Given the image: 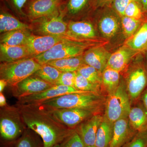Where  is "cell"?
Wrapping results in <instances>:
<instances>
[{
	"instance_id": "ba28073f",
	"label": "cell",
	"mask_w": 147,
	"mask_h": 147,
	"mask_svg": "<svg viewBox=\"0 0 147 147\" xmlns=\"http://www.w3.org/2000/svg\"><path fill=\"white\" fill-rule=\"evenodd\" d=\"M65 14L61 7L53 14L37 19L38 32L43 35H67V24L64 20Z\"/></svg>"
},
{
	"instance_id": "7a4b0ae2",
	"label": "cell",
	"mask_w": 147,
	"mask_h": 147,
	"mask_svg": "<svg viewBox=\"0 0 147 147\" xmlns=\"http://www.w3.org/2000/svg\"><path fill=\"white\" fill-rule=\"evenodd\" d=\"M107 96L86 92L63 95L39 103L47 109L79 108L101 114L104 110Z\"/></svg>"
},
{
	"instance_id": "277c9868",
	"label": "cell",
	"mask_w": 147,
	"mask_h": 147,
	"mask_svg": "<svg viewBox=\"0 0 147 147\" xmlns=\"http://www.w3.org/2000/svg\"><path fill=\"white\" fill-rule=\"evenodd\" d=\"M94 45L91 40L85 41L71 38L61 41L47 52L34 58L41 65L50 61L82 56L87 49Z\"/></svg>"
},
{
	"instance_id": "8d00e7d4",
	"label": "cell",
	"mask_w": 147,
	"mask_h": 147,
	"mask_svg": "<svg viewBox=\"0 0 147 147\" xmlns=\"http://www.w3.org/2000/svg\"><path fill=\"white\" fill-rule=\"evenodd\" d=\"M76 74L77 71L62 72L56 85L74 87Z\"/></svg>"
},
{
	"instance_id": "52a82bcc",
	"label": "cell",
	"mask_w": 147,
	"mask_h": 147,
	"mask_svg": "<svg viewBox=\"0 0 147 147\" xmlns=\"http://www.w3.org/2000/svg\"><path fill=\"white\" fill-rule=\"evenodd\" d=\"M139 58L123 71L124 81L131 103L137 100L147 87V68Z\"/></svg>"
},
{
	"instance_id": "ee69618b",
	"label": "cell",
	"mask_w": 147,
	"mask_h": 147,
	"mask_svg": "<svg viewBox=\"0 0 147 147\" xmlns=\"http://www.w3.org/2000/svg\"><path fill=\"white\" fill-rule=\"evenodd\" d=\"M143 10L144 12H147V0H140Z\"/></svg>"
},
{
	"instance_id": "b9f144b4",
	"label": "cell",
	"mask_w": 147,
	"mask_h": 147,
	"mask_svg": "<svg viewBox=\"0 0 147 147\" xmlns=\"http://www.w3.org/2000/svg\"><path fill=\"white\" fill-rule=\"evenodd\" d=\"M7 105L5 96L3 92L0 93V107H4Z\"/></svg>"
},
{
	"instance_id": "f6af8a7d",
	"label": "cell",
	"mask_w": 147,
	"mask_h": 147,
	"mask_svg": "<svg viewBox=\"0 0 147 147\" xmlns=\"http://www.w3.org/2000/svg\"><path fill=\"white\" fill-rule=\"evenodd\" d=\"M146 54V56H145V64H146V66L147 68V51L145 53Z\"/></svg>"
},
{
	"instance_id": "7bdbcfd3",
	"label": "cell",
	"mask_w": 147,
	"mask_h": 147,
	"mask_svg": "<svg viewBox=\"0 0 147 147\" xmlns=\"http://www.w3.org/2000/svg\"><path fill=\"white\" fill-rule=\"evenodd\" d=\"M7 86V83L6 81L3 79H0V93L3 92Z\"/></svg>"
},
{
	"instance_id": "9c48e42d",
	"label": "cell",
	"mask_w": 147,
	"mask_h": 147,
	"mask_svg": "<svg viewBox=\"0 0 147 147\" xmlns=\"http://www.w3.org/2000/svg\"><path fill=\"white\" fill-rule=\"evenodd\" d=\"M46 109L61 123L73 129H75L84 121L96 114L90 110L79 108Z\"/></svg>"
},
{
	"instance_id": "4316f807",
	"label": "cell",
	"mask_w": 147,
	"mask_h": 147,
	"mask_svg": "<svg viewBox=\"0 0 147 147\" xmlns=\"http://www.w3.org/2000/svg\"><path fill=\"white\" fill-rule=\"evenodd\" d=\"M29 27L5 11H1L0 14V32L5 33L19 30H29Z\"/></svg>"
},
{
	"instance_id": "484cf974",
	"label": "cell",
	"mask_w": 147,
	"mask_h": 147,
	"mask_svg": "<svg viewBox=\"0 0 147 147\" xmlns=\"http://www.w3.org/2000/svg\"><path fill=\"white\" fill-rule=\"evenodd\" d=\"M120 72L107 67L102 73V87L107 95L117 90L121 82Z\"/></svg>"
},
{
	"instance_id": "f1b7e54d",
	"label": "cell",
	"mask_w": 147,
	"mask_h": 147,
	"mask_svg": "<svg viewBox=\"0 0 147 147\" xmlns=\"http://www.w3.org/2000/svg\"><path fill=\"white\" fill-rule=\"evenodd\" d=\"M62 72L47 64L41 65L40 68L33 74L53 85H56Z\"/></svg>"
},
{
	"instance_id": "3957f363",
	"label": "cell",
	"mask_w": 147,
	"mask_h": 147,
	"mask_svg": "<svg viewBox=\"0 0 147 147\" xmlns=\"http://www.w3.org/2000/svg\"><path fill=\"white\" fill-rule=\"evenodd\" d=\"M27 128L17 105L1 107V147H13Z\"/></svg>"
},
{
	"instance_id": "74e56055",
	"label": "cell",
	"mask_w": 147,
	"mask_h": 147,
	"mask_svg": "<svg viewBox=\"0 0 147 147\" xmlns=\"http://www.w3.org/2000/svg\"><path fill=\"white\" fill-rule=\"evenodd\" d=\"M133 1L140 2V0H114L113 7L116 13L120 17L124 16V11L127 5Z\"/></svg>"
},
{
	"instance_id": "7402d4cb",
	"label": "cell",
	"mask_w": 147,
	"mask_h": 147,
	"mask_svg": "<svg viewBox=\"0 0 147 147\" xmlns=\"http://www.w3.org/2000/svg\"><path fill=\"white\" fill-rule=\"evenodd\" d=\"M125 45L138 54L147 51V21L142 24L132 36L127 39Z\"/></svg>"
},
{
	"instance_id": "e0dca14e",
	"label": "cell",
	"mask_w": 147,
	"mask_h": 147,
	"mask_svg": "<svg viewBox=\"0 0 147 147\" xmlns=\"http://www.w3.org/2000/svg\"><path fill=\"white\" fill-rule=\"evenodd\" d=\"M137 55L138 53L124 45L111 54L107 67L121 73L127 68L133 58Z\"/></svg>"
},
{
	"instance_id": "2e32d148",
	"label": "cell",
	"mask_w": 147,
	"mask_h": 147,
	"mask_svg": "<svg viewBox=\"0 0 147 147\" xmlns=\"http://www.w3.org/2000/svg\"><path fill=\"white\" fill-rule=\"evenodd\" d=\"M137 133L131 128L128 117L116 121L114 123L113 139L109 147H122Z\"/></svg>"
},
{
	"instance_id": "44dd1931",
	"label": "cell",
	"mask_w": 147,
	"mask_h": 147,
	"mask_svg": "<svg viewBox=\"0 0 147 147\" xmlns=\"http://www.w3.org/2000/svg\"><path fill=\"white\" fill-rule=\"evenodd\" d=\"M128 119L131 128L136 132L147 129V110L142 102L131 107Z\"/></svg>"
},
{
	"instance_id": "7dc6e473",
	"label": "cell",
	"mask_w": 147,
	"mask_h": 147,
	"mask_svg": "<svg viewBox=\"0 0 147 147\" xmlns=\"http://www.w3.org/2000/svg\"><path fill=\"white\" fill-rule=\"evenodd\" d=\"M85 147H96V146H86Z\"/></svg>"
},
{
	"instance_id": "60d3db41",
	"label": "cell",
	"mask_w": 147,
	"mask_h": 147,
	"mask_svg": "<svg viewBox=\"0 0 147 147\" xmlns=\"http://www.w3.org/2000/svg\"><path fill=\"white\" fill-rule=\"evenodd\" d=\"M141 98L142 103L147 110V88L142 94Z\"/></svg>"
},
{
	"instance_id": "ac0fdd59",
	"label": "cell",
	"mask_w": 147,
	"mask_h": 147,
	"mask_svg": "<svg viewBox=\"0 0 147 147\" xmlns=\"http://www.w3.org/2000/svg\"><path fill=\"white\" fill-rule=\"evenodd\" d=\"M67 29V36L80 40H91L96 37L93 26L88 21H70Z\"/></svg>"
},
{
	"instance_id": "4dcf8cb0",
	"label": "cell",
	"mask_w": 147,
	"mask_h": 147,
	"mask_svg": "<svg viewBox=\"0 0 147 147\" xmlns=\"http://www.w3.org/2000/svg\"><path fill=\"white\" fill-rule=\"evenodd\" d=\"M144 22L143 21L125 16L121 17V26L124 36L126 39L132 36L139 30Z\"/></svg>"
},
{
	"instance_id": "603a6c76",
	"label": "cell",
	"mask_w": 147,
	"mask_h": 147,
	"mask_svg": "<svg viewBox=\"0 0 147 147\" xmlns=\"http://www.w3.org/2000/svg\"><path fill=\"white\" fill-rule=\"evenodd\" d=\"M114 123L104 118L98 127L94 146L96 147H109L113 139Z\"/></svg>"
},
{
	"instance_id": "30bf717a",
	"label": "cell",
	"mask_w": 147,
	"mask_h": 147,
	"mask_svg": "<svg viewBox=\"0 0 147 147\" xmlns=\"http://www.w3.org/2000/svg\"><path fill=\"white\" fill-rule=\"evenodd\" d=\"M86 92L77 90L75 87L55 85L44 91L18 98L16 104H37L70 93Z\"/></svg>"
},
{
	"instance_id": "e575fe53",
	"label": "cell",
	"mask_w": 147,
	"mask_h": 147,
	"mask_svg": "<svg viewBox=\"0 0 147 147\" xmlns=\"http://www.w3.org/2000/svg\"><path fill=\"white\" fill-rule=\"evenodd\" d=\"M122 147H147V129L137 132Z\"/></svg>"
},
{
	"instance_id": "f35d334b",
	"label": "cell",
	"mask_w": 147,
	"mask_h": 147,
	"mask_svg": "<svg viewBox=\"0 0 147 147\" xmlns=\"http://www.w3.org/2000/svg\"><path fill=\"white\" fill-rule=\"evenodd\" d=\"M14 10L21 14H23V9L30 0H7Z\"/></svg>"
},
{
	"instance_id": "83f0119b",
	"label": "cell",
	"mask_w": 147,
	"mask_h": 147,
	"mask_svg": "<svg viewBox=\"0 0 147 147\" xmlns=\"http://www.w3.org/2000/svg\"><path fill=\"white\" fill-rule=\"evenodd\" d=\"M41 139L34 131L27 128L13 147H44L43 141Z\"/></svg>"
},
{
	"instance_id": "f546056e",
	"label": "cell",
	"mask_w": 147,
	"mask_h": 147,
	"mask_svg": "<svg viewBox=\"0 0 147 147\" xmlns=\"http://www.w3.org/2000/svg\"><path fill=\"white\" fill-rule=\"evenodd\" d=\"M74 87L77 90L82 91L103 95L102 94L103 89L101 86L90 82L77 72L75 77Z\"/></svg>"
},
{
	"instance_id": "4fadbf2b",
	"label": "cell",
	"mask_w": 147,
	"mask_h": 147,
	"mask_svg": "<svg viewBox=\"0 0 147 147\" xmlns=\"http://www.w3.org/2000/svg\"><path fill=\"white\" fill-rule=\"evenodd\" d=\"M63 0H30L26 7L27 15L36 20L55 13L60 8Z\"/></svg>"
},
{
	"instance_id": "d6a6232c",
	"label": "cell",
	"mask_w": 147,
	"mask_h": 147,
	"mask_svg": "<svg viewBox=\"0 0 147 147\" xmlns=\"http://www.w3.org/2000/svg\"><path fill=\"white\" fill-rule=\"evenodd\" d=\"M90 0H68L64 7H61L65 14L76 15L84 10Z\"/></svg>"
},
{
	"instance_id": "d6986e66",
	"label": "cell",
	"mask_w": 147,
	"mask_h": 147,
	"mask_svg": "<svg viewBox=\"0 0 147 147\" xmlns=\"http://www.w3.org/2000/svg\"><path fill=\"white\" fill-rule=\"evenodd\" d=\"M29 57H32L26 45L9 46L0 44L1 63L10 62Z\"/></svg>"
},
{
	"instance_id": "ab89813d",
	"label": "cell",
	"mask_w": 147,
	"mask_h": 147,
	"mask_svg": "<svg viewBox=\"0 0 147 147\" xmlns=\"http://www.w3.org/2000/svg\"><path fill=\"white\" fill-rule=\"evenodd\" d=\"M114 0H94V5L96 7H102L109 5Z\"/></svg>"
},
{
	"instance_id": "bcb514c9",
	"label": "cell",
	"mask_w": 147,
	"mask_h": 147,
	"mask_svg": "<svg viewBox=\"0 0 147 147\" xmlns=\"http://www.w3.org/2000/svg\"><path fill=\"white\" fill-rule=\"evenodd\" d=\"M53 147H60V144H57L55 145V146H54Z\"/></svg>"
},
{
	"instance_id": "5bb4252c",
	"label": "cell",
	"mask_w": 147,
	"mask_h": 147,
	"mask_svg": "<svg viewBox=\"0 0 147 147\" xmlns=\"http://www.w3.org/2000/svg\"><path fill=\"white\" fill-rule=\"evenodd\" d=\"M103 119V115L94 114L75 129L85 146H94L98 129Z\"/></svg>"
},
{
	"instance_id": "7c38bea8",
	"label": "cell",
	"mask_w": 147,
	"mask_h": 147,
	"mask_svg": "<svg viewBox=\"0 0 147 147\" xmlns=\"http://www.w3.org/2000/svg\"><path fill=\"white\" fill-rule=\"evenodd\" d=\"M74 38L64 36H36L31 34L26 42L32 57L47 52L61 41L68 38Z\"/></svg>"
},
{
	"instance_id": "cb8c5ba5",
	"label": "cell",
	"mask_w": 147,
	"mask_h": 147,
	"mask_svg": "<svg viewBox=\"0 0 147 147\" xmlns=\"http://www.w3.org/2000/svg\"><path fill=\"white\" fill-rule=\"evenodd\" d=\"M46 64L55 67L61 72L77 71L82 65L86 64L83 55L50 61Z\"/></svg>"
},
{
	"instance_id": "836d02e7",
	"label": "cell",
	"mask_w": 147,
	"mask_h": 147,
	"mask_svg": "<svg viewBox=\"0 0 147 147\" xmlns=\"http://www.w3.org/2000/svg\"><path fill=\"white\" fill-rule=\"evenodd\" d=\"M144 12L141 2L137 1H133L127 7L125 10L124 16L143 21L144 18Z\"/></svg>"
},
{
	"instance_id": "1f68e13d",
	"label": "cell",
	"mask_w": 147,
	"mask_h": 147,
	"mask_svg": "<svg viewBox=\"0 0 147 147\" xmlns=\"http://www.w3.org/2000/svg\"><path fill=\"white\" fill-rule=\"evenodd\" d=\"M77 72L93 84L102 87V72L91 66L84 64Z\"/></svg>"
},
{
	"instance_id": "d590c367",
	"label": "cell",
	"mask_w": 147,
	"mask_h": 147,
	"mask_svg": "<svg viewBox=\"0 0 147 147\" xmlns=\"http://www.w3.org/2000/svg\"><path fill=\"white\" fill-rule=\"evenodd\" d=\"M60 147H85L83 142L79 134L74 131L70 136L66 138L60 144Z\"/></svg>"
},
{
	"instance_id": "8992f818",
	"label": "cell",
	"mask_w": 147,
	"mask_h": 147,
	"mask_svg": "<svg viewBox=\"0 0 147 147\" xmlns=\"http://www.w3.org/2000/svg\"><path fill=\"white\" fill-rule=\"evenodd\" d=\"M131 105L124 81L121 79L117 90L107 96L103 117L113 123L120 119L128 117Z\"/></svg>"
},
{
	"instance_id": "8fae6325",
	"label": "cell",
	"mask_w": 147,
	"mask_h": 147,
	"mask_svg": "<svg viewBox=\"0 0 147 147\" xmlns=\"http://www.w3.org/2000/svg\"><path fill=\"white\" fill-rule=\"evenodd\" d=\"M54 86L32 75L10 88L12 95L18 99L41 92Z\"/></svg>"
},
{
	"instance_id": "d4e9b609",
	"label": "cell",
	"mask_w": 147,
	"mask_h": 147,
	"mask_svg": "<svg viewBox=\"0 0 147 147\" xmlns=\"http://www.w3.org/2000/svg\"><path fill=\"white\" fill-rule=\"evenodd\" d=\"M28 30H19L4 33L1 37V43L9 46L25 45L31 35Z\"/></svg>"
},
{
	"instance_id": "6da1fadb",
	"label": "cell",
	"mask_w": 147,
	"mask_h": 147,
	"mask_svg": "<svg viewBox=\"0 0 147 147\" xmlns=\"http://www.w3.org/2000/svg\"><path fill=\"white\" fill-rule=\"evenodd\" d=\"M28 128L39 135L44 147L60 144L75 131L64 125L39 104H16Z\"/></svg>"
},
{
	"instance_id": "9a60e30c",
	"label": "cell",
	"mask_w": 147,
	"mask_h": 147,
	"mask_svg": "<svg viewBox=\"0 0 147 147\" xmlns=\"http://www.w3.org/2000/svg\"><path fill=\"white\" fill-rule=\"evenodd\" d=\"M111 54L101 45H94L87 49L83 55L85 64L102 72L107 67Z\"/></svg>"
},
{
	"instance_id": "ffe728a7",
	"label": "cell",
	"mask_w": 147,
	"mask_h": 147,
	"mask_svg": "<svg viewBox=\"0 0 147 147\" xmlns=\"http://www.w3.org/2000/svg\"><path fill=\"white\" fill-rule=\"evenodd\" d=\"M118 16L117 13L109 11L105 13L99 20L98 28L105 38H112L118 32L121 23Z\"/></svg>"
},
{
	"instance_id": "5b68a950",
	"label": "cell",
	"mask_w": 147,
	"mask_h": 147,
	"mask_svg": "<svg viewBox=\"0 0 147 147\" xmlns=\"http://www.w3.org/2000/svg\"><path fill=\"white\" fill-rule=\"evenodd\" d=\"M34 57L22 59L10 62L1 63V79L5 80L11 88L29 76L33 75L41 67Z\"/></svg>"
}]
</instances>
